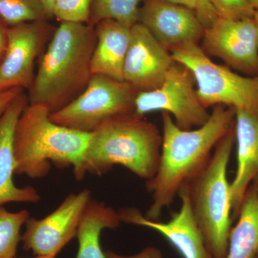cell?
Listing matches in <instances>:
<instances>
[{
    "label": "cell",
    "mask_w": 258,
    "mask_h": 258,
    "mask_svg": "<svg viewBox=\"0 0 258 258\" xmlns=\"http://www.w3.org/2000/svg\"><path fill=\"white\" fill-rule=\"evenodd\" d=\"M235 110L216 106L206 123L196 129L183 130L172 116L162 114L163 136L160 159L155 175L146 187L152 203L144 217L159 221L183 186L189 184L208 164L212 149L234 125Z\"/></svg>",
    "instance_id": "1"
},
{
    "label": "cell",
    "mask_w": 258,
    "mask_h": 258,
    "mask_svg": "<svg viewBox=\"0 0 258 258\" xmlns=\"http://www.w3.org/2000/svg\"><path fill=\"white\" fill-rule=\"evenodd\" d=\"M9 26L0 18V64L4 57L8 42V33Z\"/></svg>",
    "instance_id": "28"
},
{
    "label": "cell",
    "mask_w": 258,
    "mask_h": 258,
    "mask_svg": "<svg viewBox=\"0 0 258 258\" xmlns=\"http://www.w3.org/2000/svg\"><path fill=\"white\" fill-rule=\"evenodd\" d=\"M203 45L210 55L237 71L258 76L257 28L253 18H217L203 35Z\"/></svg>",
    "instance_id": "10"
},
{
    "label": "cell",
    "mask_w": 258,
    "mask_h": 258,
    "mask_svg": "<svg viewBox=\"0 0 258 258\" xmlns=\"http://www.w3.org/2000/svg\"><path fill=\"white\" fill-rule=\"evenodd\" d=\"M91 200V191L85 189L68 195L57 208L44 218L30 217L22 235L24 249L37 256L55 257L76 237L83 212Z\"/></svg>",
    "instance_id": "9"
},
{
    "label": "cell",
    "mask_w": 258,
    "mask_h": 258,
    "mask_svg": "<svg viewBox=\"0 0 258 258\" xmlns=\"http://www.w3.org/2000/svg\"><path fill=\"white\" fill-rule=\"evenodd\" d=\"M25 90L23 88L14 86L0 91V117L6 111L10 103L13 102L15 98L23 92Z\"/></svg>",
    "instance_id": "27"
},
{
    "label": "cell",
    "mask_w": 258,
    "mask_h": 258,
    "mask_svg": "<svg viewBox=\"0 0 258 258\" xmlns=\"http://www.w3.org/2000/svg\"><path fill=\"white\" fill-rule=\"evenodd\" d=\"M162 137L155 125L134 114L118 115L91 134L83 156V177L101 176L115 165L124 166L141 179L157 172Z\"/></svg>",
    "instance_id": "4"
},
{
    "label": "cell",
    "mask_w": 258,
    "mask_h": 258,
    "mask_svg": "<svg viewBox=\"0 0 258 258\" xmlns=\"http://www.w3.org/2000/svg\"><path fill=\"white\" fill-rule=\"evenodd\" d=\"M15 258H18V257H15ZM34 258H55V257H50V256H37L36 257H34Z\"/></svg>",
    "instance_id": "34"
},
{
    "label": "cell",
    "mask_w": 258,
    "mask_h": 258,
    "mask_svg": "<svg viewBox=\"0 0 258 258\" xmlns=\"http://www.w3.org/2000/svg\"><path fill=\"white\" fill-rule=\"evenodd\" d=\"M11 87H14V86H12L10 83L5 82V81L0 79V91H4V90L8 89V88Z\"/></svg>",
    "instance_id": "30"
},
{
    "label": "cell",
    "mask_w": 258,
    "mask_h": 258,
    "mask_svg": "<svg viewBox=\"0 0 258 258\" xmlns=\"http://www.w3.org/2000/svg\"><path fill=\"white\" fill-rule=\"evenodd\" d=\"M137 90L124 81L92 75L79 96L58 111L50 113L57 124L91 134L108 120L133 114Z\"/></svg>",
    "instance_id": "7"
},
{
    "label": "cell",
    "mask_w": 258,
    "mask_h": 258,
    "mask_svg": "<svg viewBox=\"0 0 258 258\" xmlns=\"http://www.w3.org/2000/svg\"><path fill=\"white\" fill-rule=\"evenodd\" d=\"M237 218L225 258H254L258 252V195L252 186L245 194Z\"/></svg>",
    "instance_id": "19"
},
{
    "label": "cell",
    "mask_w": 258,
    "mask_h": 258,
    "mask_svg": "<svg viewBox=\"0 0 258 258\" xmlns=\"http://www.w3.org/2000/svg\"><path fill=\"white\" fill-rule=\"evenodd\" d=\"M254 258H258V252H257V254H255V256H254Z\"/></svg>",
    "instance_id": "35"
},
{
    "label": "cell",
    "mask_w": 258,
    "mask_h": 258,
    "mask_svg": "<svg viewBox=\"0 0 258 258\" xmlns=\"http://www.w3.org/2000/svg\"><path fill=\"white\" fill-rule=\"evenodd\" d=\"M29 103L28 96L23 91L0 117V207L10 203H37L40 200V195L33 186L18 187L13 181L15 129Z\"/></svg>",
    "instance_id": "15"
},
{
    "label": "cell",
    "mask_w": 258,
    "mask_h": 258,
    "mask_svg": "<svg viewBox=\"0 0 258 258\" xmlns=\"http://www.w3.org/2000/svg\"><path fill=\"white\" fill-rule=\"evenodd\" d=\"M105 253L108 258H163L161 251L154 247H145L139 253L133 255H123L111 250H107Z\"/></svg>",
    "instance_id": "26"
},
{
    "label": "cell",
    "mask_w": 258,
    "mask_h": 258,
    "mask_svg": "<svg viewBox=\"0 0 258 258\" xmlns=\"http://www.w3.org/2000/svg\"><path fill=\"white\" fill-rule=\"evenodd\" d=\"M138 23L166 49L186 42L198 43L205 30L194 10L163 0H145Z\"/></svg>",
    "instance_id": "14"
},
{
    "label": "cell",
    "mask_w": 258,
    "mask_h": 258,
    "mask_svg": "<svg viewBox=\"0 0 258 258\" xmlns=\"http://www.w3.org/2000/svg\"><path fill=\"white\" fill-rule=\"evenodd\" d=\"M174 61L170 52L142 24L132 28L123 64V81L137 91L159 87Z\"/></svg>",
    "instance_id": "13"
},
{
    "label": "cell",
    "mask_w": 258,
    "mask_h": 258,
    "mask_svg": "<svg viewBox=\"0 0 258 258\" xmlns=\"http://www.w3.org/2000/svg\"><path fill=\"white\" fill-rule=\"evenodd\" d=\"M96 40L94 27L60 23L47 43L28 90L30 103L46 105L52 113L79 96L92 76Z\"/></svg>",
    "instance_id": "2"
},
{
    "label": "cell",
    "mask_w": 258,
    "mask_h": 258,
    "mask_svg": "<svg viewBox=\"0 0 258 258\" xmlns=\"http://www.w3.org/2000/svg\"><path fill=\"white\" fill-rule=\"evenodd\" d=\"M54 30L48 20L9 27L6 50L0 64V79L12 86L30 89L35 78V60Z\"/></svg>",
    "instance_id": "11"
},
{
    "label": "cell",
    "mask_w": 258,
    "mask_h": 258,
    "mask_svg": "<svg viewBox=\"0 0 258 258\" xmlns=\"http://www.w3.org/2000/svg\"><path fill=\"white\" fill-rule=\"evenodd\" d=\"M251 186H252V188L255 190L256 192H257L258 195V174L257 176L254 178L253 181H252V184L251 185Z\"/></svg>",
    "instance_id": "31"
},
{
    "label": "cell",
    "mask_w": 258,
    "mask_h": 258,
    "mask_svg": "<svg viewBox=\"0 0 258 258\" xmlns=\"http://www.w3.org/2000/svg\"><path fill=\"white\" fill-rule=\"evenodd\" d=\"M235 142V125L217 144L203 170L187 186L191 210L208 250L225 258L232 224L227 166Z\"/></svg>",
    "instance_id": "5"
},
{
    "label": "cell",
    "mask_w": 258,
    "mask_h": 258,
    "mask_svg": "<svg viewBox=\"0 0 258 258\" xmlns=\"http://www.w3.org/2000/svg\"><path fill=\"white\" fill-rule=\"evenodd\" d=\"M219 18L238 20L253 18L254 12L248 0H208Z\"/></svg>",
    "instance_id": "24"
},
{
    "label": "cell",
    "mask_w": 258,
    "mask_h": 258,
    "mask_svg": "<svg viewBox=\"0 0 258 258\" xmlns=\"http://www.w3.org/2000/svg\"><path fill=\"white\" fill-rule=\"evenodd\" d=\"M30 217L28 210L12 212L0 207V258L16 257L22 227Z\"/></svg>",
    "instance_id": "21"
},
{
    "label": "cell",
    "mask_w": 258,
    "mask_h": 258,
    "mask_svg": "<svg viewBox=\"0 0 258 258\" xmlns=\"http://www.w3.org/2000/svg\"><path fill=\"white\" fill-rule=\"evenodd\" d=\"M178 196L181 200V208L169 222L149 220L136 208L120 209L118 212L120 220L159 232L177 249L183 258H214L194 217L186 185L180 189Z\"/></svg>",
    "instance_id": "12"
},
{
    "label": "cell",
    "mask_w": 258,
    "mask_h": 258,
    "mask_svg": "<svg viewBox=\"0 0 258 258\" xmlns=\"http://www.w3.org/2000/svg\"><path fill=\"white\" fill-rule=\"evenodd\" d=\"M248 2L254 10H258V0H248Z\"/></svg>",
    "instance_id": "33"
},
{
    "label": "cell",
    "mask_w": 258,
    "mask_h": 258,
    "mask_svg": "<svg viewBox=\"0 0 258 258\" xmlns=\"http://www.w3.org/2000/svg\"><path fill=\"white\" fill-rule=\"evenodd\" d=\"M170 50L174 62L192 74L197 95L205 108L220 105L235 111L258 112V76H242L215 63L195 42Z\"/></svg>",
    "instance_id": "6"
},
{
    "label": "cell",
    "mask_w": 258,
    "mask_h": 258,
    "mask_svg": "<svg viewBox=\"0 0 258 258\" xmlns=\"http://www.w3.org/2000/svg\"><path fill=\"white\" fill-rule=\"evenodd\" d=\"M57 0H41L44 8L46 10L49 18H52V11H53L54 5H55Z\"/></svg>",
    "instance_id": "29"
},
{
    "label": "cell",
    "mask_w": 258,
    "mask_h": 258,
    "mask_svg": "<svg viewBox=\"0 0 258 258\" xmlns=\"http://www.w3.org/2000/svg\"><path fill=\"white\" fill-rule=\"evenodd\" d=\"M96 45L91 59L92 75L123 81V64L130 44L132 28L112 20L97 24Z\"/></svg>",
    "instance_id": "17"
},
{
    "label": "cell",
    "mask_w": 258,
    "mask_h": 258,
    "mask_svg": "<svg viewBox=\"0 0 258 258\" xmlns=\"http://www.w3.org/2000/svg\"><path fill=\"white\" fill-rule=\"evenodd\" d=\"M92 0H57L52 17L60 23L71 22L88 24Z\"/></svg>",
    "instance_id": "23"
},
{
    "label": "cell",
    "mask_w": 258,
    "mask_h": 258,
    "mask_svg": "<svg viewBox=\"0 0 258 258\" xmlns=\"http://www.w3.org/2000/svg\"><path fill=\"white\" fill-rule=\"evenodd\" d=\"M173 4L181 5L194 10L205 28H208L217 18L216 12L208 0H163Z\"/></svg>",
    "instance_id": "25"
},
{
    "label": "cell",
    "mask_w": 258,
    "mask_h": 258,
    "mask_svg": "<svg viewBox=\"0 0 258 258\" xmlns=\"http://www.w3.org/2000/svg\"><path fill=\"white\" fill-rule=\"evenodd\" d=\"M254 23H255L256 28H257V47H258V10H255L253 16Z\"/></svg>",
    "instance_id": "32"
},
{
    "label": "cell",
    "mask_w": 258,
    "mask_h": 258,
    "mask_svg": "<svg viewBox=\"0 0 258 258\" xmlns=\"http://www.w3.org/2000/svg\"><path fill=\"white\" fill-rule=\"evenodd\" d=\"M120 223L118 211L105 203L90 200L78 228L79 251L76 258H108L100 244L102 231L118 228Z\"/></svg>",
    "instance_id": "18"
},
{
    "label": "cell",
    "mask_w": 258,
    "mask_h": 258,
    "mask_svg": "<svg viewBox=\"0 0 258 258\" xmlns=\"http://www.w3.org/2000/svg\"><path fill=\"white\" fill-rule=\"evenodd\" d=\"M237 171L230 184L232 219L237 217L242 200L258 174V112L235 111Z\"/></svg>",
    "instance_id": "16"
},
{
    "label": "cell",
    "mask_w": 258,
    "mask_h": 258,
    "mask_svg": "<svg viewBox=\"0 0 258 258\" xmlns=\"http://www.w3.org/2000/svg\"><path fill=\"white\" fill-rule=\"evenodd\" d=\"M0 18L9 27L50 19L41 0H0Z\"/></svg>",
    "instance_id": "22"
},
{
    "label": "cell",
    "mask_w": 258,
    "mask_h": 258,
    "mask_svg": "<svg viewBox=\"0 0 258 258\" xmlns=\"http://www.w3.org/2000/svg\"><path fill=\"white\" fill-rule=\"evenodd\" d=\"M195 84L189 70L175 62L159 87L137 93L133 114L144 118L152 112H165L174 117L176 125L183 130L199 128L211 114L199 100Z\"/></svg>",
    "instance_id": "8"
},
{
    "label": "cell",
    "mask_w": 258,
    "mask_h": 258,
    "mask_svg": "<svg viewBox=\"0 0 258 258\" xmlns=\"http://www.w3.org/2000/svg\"><path fill=\"white\" fill-rule=\"evenodd\" d=\"M50 110L42 103H30L15 129V174L41 179L51 164L72 167L75 178L83 179V156L91 134L57 124L50 119Z\"/></svg>",
    "instance_id": "3"
},
{
    "label": "cell",
    "mask_w": 258,
    "mask_h": 258,
    "mask_svg": "<svg viewBox=\"0 0 258 258\" xmlns=\"http://www.w3.org/2000/svg\"><path fill=\"white\" fill-rule=\"evenodd\" d=\"M145 0H92L88 25L95 27L112 20L132 28L138 23L139 10Z\"/></svg>",
    "instance_id": "20"
}]
</instances>
